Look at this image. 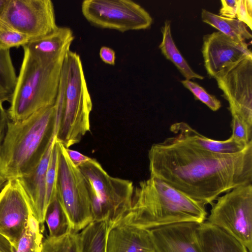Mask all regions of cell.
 I'll use <instances>...</instances> for the list:
<instances>
[{
  "mask_svg": "<svg viewBox=\"0 0 252 252\" xmlns=\"http://www.w3.org/2000/svg\"><path fill=\"white\" fill-rule=\"evenodd\" d=\"M150 176L206 205L222 193L252 183V141L243 151L223 154L170 137L148 152Z\"/></svg>",
  "mask_w": 252,
  "mask_h": 252,
  "instance_id": "obj_1",
  "label": "cell"
},
{
  "mask_svg": "<svg viewBox=\"0 0 252 252\" xmlns=\"http://www.w3.org/2000/svg\"><path fill=\"white\" fill-rule=\"evenodd\" d=\"M59 122L54 105L24 120L8 122L0 147V178L4 183L34 170L56 136Z\"/></svg>",
  "mask_w": 252,
  "mask_h": 252,
  "instance_id": "obj_2",
  "label": "cell"
},
{
  "mask_svg": "<svg viewBox=\"0 0 252 252\" xmlns=\"http://www.w3.org/2000/svg\"><path fill=\"white\" fill-rule=\"evenodd\" d=\"M206 205L150 176L134 189L130 210L119 221L151 229L165 225L206 221Z\"/></svg>",
  "mask_w": 252,
  "mask_h": 252,
  "instance_id": "obj_3",
  "label": "cell"
},
{
  "mask_svg": "<svg viewBox=\"0 0 252 252\" xmlns=\"http://www.w3.org/2000/svg\"><path fill=\"white\" fill-rule=\"evenodd\" d=\"M23 49L24 57L7 110L10 121L24 120L54 105L65 57L54 61H43Z\"/></svg>",
  "mask_w": 252,
  "mask_h": 252,
  "instance_id": "obj_4",
  "label": "cell"
},
{
  "mask_svg": "<svg viewBox=\"0 0 252 252\" xmlns=\"http://www.w3.org/2000/svg\"><path fill=\"white\" fill-rule=\"evenodd\" d=\"M63 64L65 84L56 139L69 148L90 131L93 103L79 54L69 50Z\"/></svg>",
  "mask_w": 252,
  "mask_h": 252,
  "instance_id": "obj_5",
  "label": "cell"
},
{
  "mask_svg": "<svg viewBox=\"0 0 252 252\" xmlns=\"http://www.w3.org/2000/svg\"><path fill=\"white\" fill-rule=\"evenodd\" d=\"M85 178L94 220H108L111 226L130 210L134 188L132 182L109 175L94 158L78 167Z\"/></svg>",
  "mask_w": 252,
  "mask_h": 252,
  "instance_id": "obj_6",
  "label": "cell"
},
{
  "mask_svg": "<svg viewBox=\"0 0 252 252\" xmlns=\"http://www.w3.org/2000/svg\"><path fill=\"white\" fill-rule=\"evenodd\" d=\"M57 142L59 148L57 198L72 231L78 232L93 221L89 192L82 172L70 160L66 148Z\"/></svg>",
  "mask_w": 252,
  "mask_h": 252,
  "instance_id": "obj_7",
  "label": "cell"
},
{
  "mask_svg": "<svg viewBox=\"0 0 252 252\" xmlns=\"http://www.w3.org/2000/svg\"><path fill=\"white\" fill-rule=\"evenodd\" d=\"M207 221L221 229L252 252V185L239 186L218 197Z\"/></svg>",
  "mask_w": 252,
  "mask_h": 252,
  "instance_id": "obj_8",
  "label": "cell"
},
{
  "mask_svg": "<svg viewBox=\"0 0 252 252\" xmlns=\"http://www.w3.org/2000/svg\"><path fill=\"white\" fill-rule=\"evenodd\" d=\"M81 11L92 25L122 32L147 29L153 23L150 14L130 0H85Z\"/></svg>",
  "mask_w": 252,
  "mask_h": 252,
  "instance_id": "obj_9",
  "label": "cell"
},
{
  "mask_svg": "<svg viewBox=\"0 0 252 252\" xmlns=\"http://www.w3.org/2000/svg\"><path fill=\"white\" fill-rule=\"evenodd\" d=\"M0 22L25 34L31 41L58 27L51 0H5L0 12Z\"/></svg>",
  "mask_w": 252,
  "mask_h": 252,
  "instance_id": "obj_10",
  "label": "cell"
},
{
  "mask_svg": "<svg viewBox=\"0 0 252 252\" xmlns=\"http://www.w3.org/2000/svg\"><path fill=\"white\" fill-rule=\"evenodd\" d=\"M214 78L228 102L231 116L252 126V57L225 68Z\"/></svg>",
  "mask_w": 252,
  "mask_h": 252,
  "instance_id": "obj_11",
  "label": "cell"
},
{
  "mask_svg": "<svg viewBox=\"0 0 252 252\" xmlns=\"http://www.w3.org/2000/svg\"><path fill=\"white\" fill-rule=\"evenodd\" d=\"M30 211L19 180L7 181L0 190V234L10 242L12 247L25 230Z\"/></svg>",
  "mask_w": 252,
  "mask_h": 252,
  "instance_id": "obj_12",
  "label": "cell"
},
{
  "mask_svg": "<svg viewBox=\"0 0 252 252\" xmlns=\"http://www.w3.org/2000/svg\"><path fill=\"white\" fill-rule=\"evenodd\" d=\"M202 53L207 73L214 78L225 68L252 57L246 42H237L220 32L204 36Z\"/></svg>",
  "mask_w": 252,
  "mask_h": 252,
  "instance_id": "obj_13",
  "label": "cell"
},
{
  "mask_svg": "<svg viewBox=\"0 0 252 252\" xmlns=\"http://www.w3.org/2000/svg\"><path fill=\"white\" fill-rule=\"evenodd\" d=\"M199 224L183 222L150 229L155 252H202L198 235Z\"/></svg>",
  "mask_w": 252,
  "mask_h": 252,
  "instance_id": "obj_14",
  "label": "cell"
},
{
  "mask_svg": "<svg viewBox=\"0 0 252 252\" xmlns=\"http://www.w3.org/2000/svg\"><path fill=\"white\" fill-rule=\"evenodd\" d=\"M106 252H155L150 229L116 222L109 228Z\"/></svg>",
  "mask_w": 252,
  "mask_h": 252,
  "instance_id": "obj_15",
  "label": "cell"
},
{
  "mask_svg": "<svg viewBox=\"0 0 252 252\" xmlns=\"http://www.w3.org/2000/svg\"><path fill=\"white\" fill-rule=\"evenodd\" d=\"M56 136L52 140L34 170L18 179L26 193L33 216L44 229L47 207L45 201V178Z\"/></svg>",
  "mask_w": 252,
  "mask_h": 252,
  "instance_id": "obj_16",
  "label": "cell"
},
{
  "mask_svg": "<svg viewBox=\"0 0 252 252\" xmlns=\"http://www.w3.org/2000/svg\"><path fill=\"white\" fill-rule=\"evenodd\" d=\"M74 39L70 28L58 27L51 33L32 40L23 47L41 61H54L65 56Z\"/></svg>",
  "mask_w": 252,
  "mask_h": 252,
  "instance_id": "obj_17",
  "label": "cell"
},
{
  "mask_svg": "<svg viewBox=\"0 0 252 252\" xmlns=\"http://www.w3.org/2000/svg\"><path fill=\"white\" fill-rule=\"evenodd\" d=\"M178 139L198 148L211 152L230 154L240 152L247 146L235 141L231 137L225 140H217L199 133L185 122L176 123L170 128Z\"/></svg>",
  "mask_w": 252,
  "mask_h": 252,
  "instance_id": "obj_18",
  "label": "cell"
},
{
  "mask_svg": "<svg viewBox=\"0 0 252 252\" xmlns=\"http://www.w3.org/2000/svg\"><path fill=\"white\" fill-rule=\"evenodd\" d=\"M198 235L202 252H249L236 239L207 221L199 224Z\"/></svg>",
  "mask_w": 252,
  "mask_h": 252,
  "instance_id": "obj_19",
  "label": "cell"
},
{
  "mask_svg": "<svg viewBox=\"0 0 252 252\" xmlns=\"http://www.w3.org/2000/svg\"><path fill=\"white\" fill-rule=\"evenodd\" d=\"M111 226L107 220H94L77 233L78 252H106Z\"/></svg>",
  "mask_w": 252,
  "mask_h": 252,
  "instance_id": "obj_20",
  "label": "cell"
},
{
  "mask_svg": "<svg viewBox=\"0 0 252 252\" xmlns=\"http://www.w3.org/2000/svg\"><path fill=\"white\" fill-rule=\"evenodd\" d=\"M162 39L159 45L162 54L178 68L186 80H202L204 77L195 72L177 48L172 36L171 21L166 20L161 29Z\"/></svg>",
  "mask_w": 252,
  "mask_h": 252,
  "instance_id": "obj_21",
  "label": "cell"
},
{
  "mask_svg": "<svg viewBox=\"0 0 252 252\" xmlns=\"http://www.w3.org/2000/svg\"><path fill=\"white\" fill-rule=\"evenodd\" d=\"M201 17L203 22L237 42H246L252 37L247 26L237 19L222 17L205 9L202 10Z\"/></svg>",
  "mask_w": 252,
  "mask_h": 252,
  "instance_id": "obj_22",
  "label": "cell"
},
{
  "mask_svg": "<svg viewBox=\"0 0 252 252\" xmlns=\"http://www.w3.org/2000/svg\"><path fill=\"white\" fill-rule=\"evenodd\" d=\"M17 80L10 50L0 49V99L3 102H10Z\"/></svg>",
  "mask_w": 252,
  "mask_h": 252,
  "instance_id": "obj_23",
  "label": "cell"
},
{
  "mask_svg": "<svg viewBox=\"0 0 252 252\" xmlns=\"http://www.w3.org/2000/svg\"><path fill=\"white\" fill-rule=\"evenodd\" d=\"M45 221L48 226L49 237H60L72 231L68 219L57 197L47 209Z\"/></svg>",
  "mask_w": 252,
  "mask_h": 252,
  "instance_id": "obj_24",
  "label": "cell"
},
{
  "mask_svg": "<svg viewBox=\"0 0 252 252\" xmlns=\"http://www.w3.org/2000/svg\"><path fill=\"white\" fill-rule=\"evenodd\" d=\"M77 233L72 231L60 237L48 236L43 241L40 252H78Z\"/></svg>",
  "mask_w": 252,
  "mask_h": 252,
  "instance_id": "obj_25",
  "label": "cell"
},
{
  "mask_svg": "<svg viewBox=\"0 0 252 252\" xmlns=\"http://www.w3.org/2000/svg\"><path fill=\"white\" fill-rule=\"evenodd\" d=\"M59 148L56 139L50 158L45 178V201L47 208L50 204L57 197L56 187Z\"/></svg>",
  "mask_w": 252,
  "mask_h": 252,
  "instance_id": "obj_26",
  "label": "cell"
},
{
  "mask_svg": "<svg viewBox=\"0 0 252 252\" xmlns=\"http://www.w3.org/2000/svg\"><path fill=\"white\" fill-rule=\"evenodd\" d=\"M31 41V39L25 34L10 28L0 22V49L10 50L13 47H23Z\"/></svg>",
  "mask_w": 252,
  "mask_h": 252,
  "instance_id": "obj_27",
  "label": "cell"
},
{
  "mask_svg": "<svg viewBox=\"0 0 252 252\" xmlns=\"http://www.w3.org/2000/svg\"><path fill=\"white\" fill-rule=\"evenodd\" d=\"M182 85L193 94L195 99L200 100L213 111L218 110L221 103L215 96L208 93L201 86L189 80L181 81Z\"/></svg>",
  "mask_w": 252,
  "mask_h": 252,
  "instance_id": "obj_28",
  "label": "cell"
},
{
  "mask_svg": "<svg viewBox=\"0 0 252 252\" xmlns=\"http://www.w3.org/2000/svg\"><path fill=\"white\" fill-rule=\"evenodd\" d=\"M43 237H38L26 226L25 230L15 245L13 252H40Z\"/></svg>",
  "mask_w": 252,
  "mask_h": 252,
  "instance_id": "obj_29",
  "label": "cell"
},
{
  "mask_svg": "<svg viewBox=\"0 0 252 252\" xmlns=\"http://www.w3.org/2000/svg\"><path fill=\"white\" fill-rule=\"evenodd\" d=\"M231 137L235 141L247 145L252 141V126L237 116H232Z\"/></svg>",
  "mask_w": 252,
  "mask_h": 252,
  "instance_id": "obj_30",
  "label": "cell"
},
{
  "mask_svg": "<svg viewBox=\"0 0 252 252\" xmlns=\"http://www.w3.org/2000/svg\"><path fill=\"white\" fill-rule=\"evenodd\" d=\"M236 19L244 23L252 30V0H237Z\"/></svg>",
  "mask_w": 252,
  "mask_h": 252,
  "instance_id": "obj_31",
  "label": "cell"
},
{
  "mask_svg": "<svg viewBox=\"0 0 252 252\" xmlns=\"http://www.w3.org/2000/svg\"><path fill=\"white\" fill-rule=\"evenodd\" d=\"M220 16L232 19H236L237 0H221Z\"/></svg>",
  "mask_w": 252,
  "mask_h": 252,
  "instance_id": "obj_32",
  "label": "cell"
},
{
  "mask_svg": "<svg viewBox=\"0 0 252 252\" xmlns=\"http://www.w3.org/2000/svg\"><path fill=\"white\" fill-rule=\"evenodd\" d=\"M9 121L7 110L3 107V102L0 99V147L4 139Z\"/></svg>",
  "mask_w": 252,
  "mask_h": 252,
  "instance_id": "obj_33",
  "label": "cell"
},
{
  "mask_svg": "<svg viewBox=\"0 0 252 252\" xmlns=\"http://www.w3.org/2000/svg\"><path fill=\"white\" fill-rule=\"evenodd\" d=\"M99 57L105 63L114 65L115 64V52L110 47L102 46L99 50Z\"/></svg>",
  "mask_w": 252,
  "mask_h": 252,
  "instance_id": "obj_34",
  "label": "cell"
},
{
  "mask_svg": "<svg viewBox=\"0 0 252 252\" xmlns=\"http://www.w3.org/2000/svg\"><path fill=\"white\" fill-rule=\"evenodd\" d=\"M66 151L70 160L77 167L87 162L91 158L78 151L69 148H66Z\"/></svg>",
  "mask_w": 252,
  "mask_h": 252,
  "instance_id": "obj_35",
  "label": "cell"
},
{
  "mask_svg": "<svg viewBox=\"0 0 252 252\" xmlns=\"http://www.w3.org/2000/svg\"><path fill=\"white\" fill-rule=\"evenodd\" d=\"M0 252H13V248L10 242L0 234Z\"/></svg>",
  "mask_w": 252,
  "mask_h": 252,
  "instance_id": "obj_36",
  "label": "cell"
},
{
  "mask_svg": "<svg viewBox=\"0 0 252 252\" xmlns=\"http://www.w3.org/2000/svg\"><path fill=\"white\" fill-rule=\"evenodd\" d=\"M4 2H5V0H0V12L3 6Z\"/></svg>",
  "mask_w": 252,
  "mask_h": 252,
  "instance_id": "obj_37",
  "label": "cell"
},
{
  "mask_svg": "<svg viewBox=\"0 0 252 252\" xmlns=\"http://www.w3.org/2000/svg\"><path fill=\"white\" fill-rule=\"evenodd\" d=\"M5 184L0 178V190L3 188Z\"/></svg>",
  "mask_w": 252,
  "mask_h": 252,
  "instance_id": "obj_38",
  "label": "cell"
}]
</instances>
